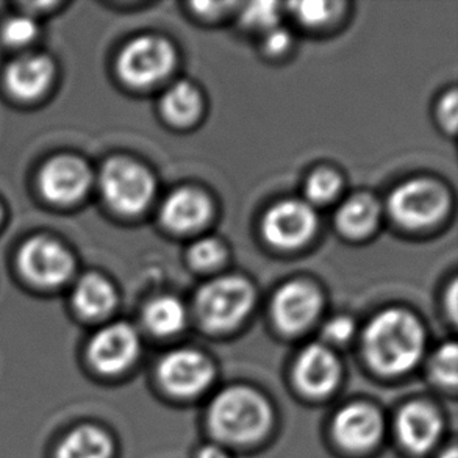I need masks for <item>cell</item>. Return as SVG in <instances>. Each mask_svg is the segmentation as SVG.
I'll return each mask as SVG.
<instances>
[{
  "mask_svg": "<svg viewBox=\"0 0 458 458\" xmlns=\"http://www.w3.org/2000/svg\"><path fill=\"white\" fill-rule=\"evenodd\" d=\"M447 205L449 198L443 186L428 179H413L391 192L388 210L403 227L420 229L440 221Z\"/></svg>",
  "mask_w": 458,
  "mask_h": 458,
  "instance_id": "obj_5",
  "label": "cell"
},
{
  "mask_svg": "<svg viewBox=\"0 0 458 458\" xmlns=\"http://www.w3.org/2000/svg\"><path fill=\"white\" fill-rule=\"evenodd\" d=\"M440 458H458L457 447L451 446L447 447L445 453L441 454Z\"/></svg>",
  "mask_w": 458,
  "mask_h": 458,
  "instance_id": "obj_34",
  "label": "cell"
},
{
  "mask_svg": "<svg viewBox=\"0 0 458 458\" xmlns=\"http://www.w3.org/2000/svg\"><path fill=\"white\" fill-rule=\"evenodd\" d=\"M144 324L157 336L179 334L185 326L186 313L179 299L171 296L157 298L144 309Z\"/></svg>",
  "mask_w": 458,
  "mask_h": 458,
  "instance_id": "obj_22",
  "label": "cell"
},
{
  "mask_svg": "<svg viewBox=\"0 0 458 458\" xmlns=\"http://www.w3.org/2000/svg\"><path fill=\"white\" fill-rule=\"evenodd\" d=\"M430 374L437 384L455 388L458 382V349L455 343H446L435 352L430 361Z\"/></svg>",
  "mask_w": 458,
  "mask_h": 458,
  "instance_id": "obj_23",
  "label": "cell"
},
{
  "mask_svg": "<svg viewBox=\"0 0 458 458\" xmlns=\"http://www.w3.org/2000/svg\"><path fill=\"white\" fill-rule=\"evenodd\" d=\"M426 334L416 316L403 310H386L376 316L363 334L368 363L384 376H403L421 360Z\"/></svg>",
  "mask_w": 458,
  "mask_h": 458,
  "instance_id": "obj_1",
  "label": "cell"
},
{
  "mask_svg": "<svg viewBox=\"0 0 458 458\" xmlns=\"http://www.w3.org/2000/svg\"><path fill=\"white\" fill-rule=\"evenodd\" d=\"M157 374L167 393L177 397H192L211 384L215 368L204 353L194 349H179L161 360Z\"/></svg>",
  "mask_w": 458,
  "mask_h": 458,
  "instance_id": "obj_8",
  "label": "cell"
},
{
  "mask_svg": "<svg viewBox=\"0 0 458 458\" xmlns=\"http://www.w3.org/2000/svg\"><path fill=\"white\" fill-rule=\"evenodd\" d=\"M196 458H230L227 455V453H224L223 449L219 446H215V445H208V446H204L200 451H199Z\"/></svg>",
  "mask_w": 458,
  "mask_h": 458,
  "instance_id": "obj_32",
  "label": "cell"
},
{
  "mask_svg": "<svg viewBox=\"0 0 458 458\" xmlns=\"http://www.w3.org/2000/svg\"><path fill=\"white\" fill-rule=\"evenodd\" d=\"M384 428L380 411L368 403H352L343 407L332 424L336 443L352 453H365L377 446Z\"/></svg>",
  "mask_w": 458,
  "mask_h": 458,
  "instance_id": "obj_10",
  "label": "cell"
},
{
  "mask_svg": "<svg viewBox=\"0 0 458 458\" xmlns=\"http://www.w3.org/2000/svg\"><path fill=\"white\" fill-rule=\"evenodd\" d=\"M273 409L267 397L250 386L221 391L208 409V428L225 443H254L269 432Z\"/></svg>",
  "mask_w": 458,
  "mask_h": 458,
  "instance_id": "obj_2",
  "label": "cell"
},
{
  "mask_svg": "<svg viewBox=\"0 0 458 458\" xmlns=\"http://www.w3.org/2000/svg\"><path fill=\"white\" fill-rule=\"evenodd\" d=\"M318 229V216L313 207L302 200H282L269 208L261 224L263 235L269 244L279 249L304 246Z\"/></svg>",
  "mask_w": 458,
  "mask_h": 458,
  "instance_id": "obj_7",
  "label": "cell"
},
{
  "mask_svg": "<svg viewBox=\"0 0 458 458\" xmlns=\"http://www.w3.org/2000/svg\"><path fill=\"white\" fill-rule=\"evenodd\" d=\"M224 255L223 244L215 238H202L190 249V260L200 269L217 267L224 260Z\"/></svg>",
  "mask_w": 458,
  "mask_h": 458,
  "instance_id": "obj_26",
  "label": "cell"
},
{
  "mask_svg": "<svg viewBox=\"0 0 458 458\" xmlns=\"http://www.w3.org/2000/svg\"><path fill=\"white\" fill-rule=\"evenodd\" d=\"M88 353L98 371L106 376L119 374L137 360L140 336L129 324H113L94 336Z\"/></svg>",
  "mask_w": 458,
  "mask_h": 458,
  "instance_id": "obj_11",
  "label": "cell"
},
{
  "mask_svg": "<svg viewBox=\"0 0 458 458\" xmlns=\"http://www.w3.org/2000/svg\"><path fill=\"white\" fill-rule=\"evenodd\" d=\"M280 5L277 2H254L242 12V24L254 30L269 31L279 25Z\"/></svg>",
  "mask_w": 458,
  "mask_h": 458,
  "instance_id": "obj_25",
  "label": "cell"
},
{
  "mask_svg": "<svg viewBox=\"0 0 458 458\" xmlns=\"http://www.w3.org/2000/svg\"><path fill=\"white\" fill-rule=\"evenodd\" d=\"M292 44V35L286 29L282 27H274L273 30L267 31V38H265V49L273 54V55H279L284 54Z\"/></svg>",
  "mask_w": 458,
  "mask_h": 458,
  "instance_id": "obj_30",
  "label": "cell"
},
{
  "mask_svg": "<svg viewBox=\"0 0 458 458\" xmlns=\"http://www.w3.org/2000/svg\"><path fill=\"white\" fill-rule=\"evenodd\" d=\"M100 190L112 208L124 215H138L154 199L155 179L137 161L114 158L102 167Z\"/></svg>",
  "mask_w": 458,
  "mask_h": 458,
  "instance_id": "obj_4",
  "label": "cell"
},
{
  "mask_svg": "<svg viewBox=\"0 0 458 458\" xmlns=\"http://www.w3.org/2000/svg\"><path fill=\"white\" fill-rule=\"evenodd\" d=\"M38 35V25L27 16H16L10 19L4 27V38L12 46H25L31 43Z\"/></svg>",
  "mask_w": 458,
  "mask_h": 458,
  "instance_id": "obj_28",
  "label": "cell"
},
{
  "mask_svg": "<svg viewBox=\"0 0 458 458\" xmlns=\"http://www.w3.org/2000/svg\"><path fill=\"white\" fill-rule=\"evenodd\" d=\"M19 267L35 285L52 288L62 285L71 277L74 261L60 242L38 236L21 249Z\"/></svg>",
  "mask_w": 458,
  "mask_h": 458,
  "instance_id": "obj_9",
  "label": "cell"
},
{
  "mask_svg": "<svg viewBox=\"0 0 458 458\" xmlns=\"http://www.w3.org/2000/svg\"><path fill=\"white\" fill-rule=\"evenodd\" d=\"M211 205L204 192L180 188L167 196L161 207V221L167 229L191 232L202 227L210 217Z\"/></svg>",
  "mask_w": 458,
  "mask_h": 458,
  "instance_id": "obj_16",
  "label": "cell"
},
{
  "mask_svg": "<svg viewBox=\"0 0 458 458\" xmlns=\"http://www.w3.org/2000/svg\"><path fill=\"white\" fill-rule=\"evenodd\" d=\"M321 307V294L315 286L292 282L282 286L274 296V321L286 334H298L315 321Z\"/></svg>",
  "mask_w": 458,
  "mask_h": 458,
  "instance_id": "obj_12",
  "label": "cell"
},
{
  "mask_svg": "<svg viewBox=\"0 0 458 458\" xmlns=\"http://www.w3.org/2000/svg\"><path fill=\"white\" fill-rule=\"evenodd\" d=\"M54 77V64L47 56L25 55L6 69V87L19 99H37Z\"/></svg>",
  "mask_w": 458,
  "mask_h": 458,
  "instance_id": "obj_17",
  "label": "cell"
},
{
  "mask_svg": "<svg viewBox=\"0 0 458 458\" xmlns=\"http://www.w3.org/2000/svg\"><path fill=\"white\" fill-rule=\"evenodd\" d=\"M341 190V179L338 174L328 169H322L318 173L311 174L307 186H305V194L313 204H327L332 199L336 198V194Z\"/></svg>",
  "mask_w": 458,
  "mask_h": 458,
  "instance_id": "obj_24",
  "label": "cell"
},
{
  "mask_svg": "<svg viewBox=\"0 0 458 458\" xmlns=\"http://www.w3.org/2000/svg\"><path fill=\"white\" fill-rule=\"evenodd\" d=\"M397 437L411 453H428L440 441L443 418L440 411L424 401L403 405L396 421Z\"/></svg>",
  "mask_w": 458,
  "mask_h": 458,
  "instance_id": "obj_14",
  "label": "cell"
},
{
  "mask_svg": "<svg viewBox=\"0 0 458 458\" xmlns=\"http://www.w3.org/2000/svg\"><path fill=\"white\" fill-rule=\"evenodd\" d=\"M175 64V50L160 37H140L125 46L118 60L121 79L135 88L152 87Z\"/></svg>",
  "mask_w": 458,
  "mask_h": 458,
  "instance_id": "obj_6",
  "label": "cell"
},
{
  "mask_svg": "<svg viewBox=\"0 0 458 458\" xmlns=\"http://www.w3.org/2000/svg\"><path fill=\"white\" fill-rule=\"evenodd\" d=\"M440 118L443 124L446 125L449 131H455L458 119V99L457 91L453 89L451 93L443 98L440 104Z\"/></svg>",
  "mask_w": 458,
  "mask_h": 458,
  "instance_id": "obj_31",
  "label": "cell"
},
{
  "mask_svg": "<svg viewBox=\"0 0 458 458\" xmlns=\"http://www.w3.org/2000/svg\"><path fill=\"white\" fill-rule=\"evenodd\" d=\"M449 304H451V315L455 318V315H457V285H455V284H453V286H451Z\"/></svg>",
  "mask_w": 458,
  "mask_h": 458,
  "instance_id": "obj_33",
  "label": "cell"
},
{
  "mask_svg": "<svg viewBox=\"0 0 458 458\" xmlns=\"http://www.w3.org/2000/svg\"><path fill=\"white\" fill-rule=\"evenodd\" d=\"M292 6L299 21L311 27L326 24L334 16L335 5L330 2L310 0V2H296L292 4Z\"/></svg>",
  "mask_w": 458,
  "mask_h": 458,
  "instance_id": "obj_27",
  "label": "cell"
},
{
  "mask_svg": "<svg viewBox=\"0 0 458 458\" xmlns=\"http://www.w3.org/2000/svg\"><path fill=\"white\" fill-rule=\"evenodd\" d=\"M254 302V288L236 276L211 280L198 293L199 316L211 330L236 327L248 318Z\"/></svg>",
  "mask_w": 458,
  "mask_h": 458,
  "instance_id": "obj_3",
  "label": "cell"
},
{
  "mask_svg": "<svg viewBox=\"0 0 458 458\" xmlns=\"http://www.w3.org/2000/svg\"><path fill=\"white\" fill-rule=\"evenodd\" d=\"M353 332H355V324L347 316H338L332 321H328L324 327L326 338L334 343H346L352 338Z\"/></svg>",
  "mask_w": 458,
  "mask_h": 458,
  "instance_id": "obj_29",
  "label": "cell"
},
{
  "mask_svg": "<svg viewBox=\"0 0 458 458\" xmlns=\"http://www.w3.org/2000/svg\"><path fill=\"white\" fill-rule=\"evenodd\" d=\"M112 454V438L94 426L74 428L56 449V458H110Z\"/></svg>",
  "mask_w": 458,
  "mask_h": 458,
  "instance_id": "obj_19",
  "label": "cell"
},
{
  "mask_svg": "<svg viewBox=\"0 0 458 458\" xmlns=\"http://www.w3.org/2000/svg\"><path fill=\"white\" fill-rule=\"evenodd\" d=\"M340 361L328 347L310 344L299 355L294 366V380L305 394L327 396L340 380Z\"/></svg>",
  "mask_w": 458,
  "mask_h": 458,
  "instance_id": "obj_15",
  "label": "cell"
},
{
  "mask_svg": "<svg viewBox=\"0 0 458 458\" xmlns=\"http://www.w3.org/2000/svg\"><path fill=\"white\" fill-rule=\"evenodd\" d=\"M116 304V293L104 277L89 274L77 284L74 290V305L81 315L99 318Z\"/></svg>",
  "mask_w": 458,
  "mask_h": 458,
  "instance_id": "obj_21",
  "label": "cell"
},
{
  "mask_svg": "<svg viewBox=\"0 0 458 458\" xmlns=\"http://www.w3.org/2000/svg\"><path fill=\"white\" fill-rule=\"evenodd\" d=\"M202 99L198 88L190 81H177L161 98V110L169 123L188 125L198 119Z\"/></svg>",
  "mask_w": 458,
  "mask_h": 458,
  "instance_id": "obj_20",
  "label": "cell"
},
{
  "mask_svg": "<svg viewBox=\"0 0 458 458\" xmlns=\"http://www.w3.org/2000/svg\"><path fill=\"white\" fill-rule=\"evenodd\" d=\"M380 205L368 194H357L341 205L336 223L341 232L352 238L369 235L377 227Z\"/></svg>",
  "mask_w": 458,
  "mask_h": 458,
  "instance_id": "obj_18",
  "label": "cell"
},
{
  "mask_svg": "<svg viewBox=\"0 0 458 458\" xmlns=\"http://www.w3.org/2000/svg\"><path fill=\"white\" fill-rule=\"evenodd\" d=\"M41 190L46 198L58 204H71L83 198L91 185V171L75 157H58L41 173Z\"/></svg>",
  "mask_w": 458,
  "mask_h": 458,
  "instance_id": "obj_13",
  "label": "cell"
}]
</instances>
